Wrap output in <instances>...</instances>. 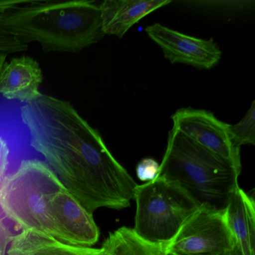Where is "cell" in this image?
Here are the masks:
<instances>
[{"label": "cell", "instance_id": "obj_11", "mask_svg": "<svg viewBox=\"0 0 255 255\" xmlns=\"http://www.w3.org/2000/svg\"><path fill=\"white\" fill-rule=\"evenodd\" d=\"M171 2L170 0H105L100 4L104 33L122 38L141 19Z\"/></svg>", "mask_w": 255, "mask_h": 255}, {"label": "cell", "instance_id": "obj_5", "mask_svg": "<svg viewBox=\"0 0 255 255\" xmlns=\"http://www.w3.org/2000/svg\"><path fill=\"white\" fill-rule=\"evenodd\" d=\"M134 231L151 243L168 244L201 206L179 185L156 177L135 188Z\"/></svg>", "mask_w": 255, "mask_h": 255}, {"label": "cell", "instance_id": "obj_3", "mask_svg": "<svg viewBox=\"0 0 255 255\" xmlns=\"http://www.w3.org/2000/svg\"><path fill=\"white\" fill-rule=\"evenodd\" d=\"M241 170L172 128L156 177L174 182L200 206L224 210Z\"/></svg>", "mask_w": 255, "mask_h": 255}, {"label": "cell", "instance_id": "obj_14", "mask_svg": "<svg viewBox=\"0 0 255 255\" xmlns=\"http://www.w3.org/2000/svg\"><path fill=\"white\" fill-rule=\"evenodd\" d=\"M167 246L147 241L133 228L122 227L110 233L102 248L106 255H168Z\"/></svg>", "mask_w": 255, "mask_h": 255}, {"label": "cell", "instance_id": "obj_18", "mask_svg": "<svg viewBox=\"0 0 255 255\" xmlns=\"http://www.w3.org/2000/svg\"><path fill=\"white\" fill-rule=\"evenodd\" d=\"M10 149L8 141L0 135V180H3L9 163Z\"/></svg>", "mask_w": 255, "mask_h": 255}, {"label": "cell", "instance_id": "obj_4", "mask_svg": "<svg viewBox=\"0 0 255 255\" xmlns=\"http://www.w3.org/2000/svg\"><path fill=\"white\" fill-rule=\"evenodd\" d=\"M65 188L51 168L40 160L22 161L18 169L0 184V207L23 230H33L56 238L49 201Z\"/></svg>", "mask_w": 255, "mask_h": 255}, {"label": "cell", "instance_id": "obj_6", "mask_svg": "<svg viewBox=\"0 0 255 255\" xmlns=\"http://www.w3.org/2000/svg\"><path fill=\"white\" fill-rule=\"evenodd\" d=\"M225 210L201 206L167 246L168 255H219L236 245Z\"/></svg>", "mask_w": 255, "mask_h": 255}, {"label": "cell", "instance_id": "obj_7", "mask_svg": "<svg viewBox=\"0 0 255 255\" xmlns=\"http://www.w3.org/2000/svg\"><path fill=\"white\" fill-rule=\"evenodd\" d=\"M171 119L173 128L242 169L240 149L231 141L230 125L221 122L211 112L191 107L177 110Z\"/></svg>", "mask_w": 255, "mask_h": 255}, {"label": "cell", "instance_id": "obj_2", "mask_svg": "<svg viewBox=\"0 0 255 255\" xmlns=\"http://www.w3.org/2000/svg\"><path fill=\"white\" fill-rule=\"evenodd\" d=\"M1 23L23 42L45 52L77 53L105 36L100 4L95 1H32L8 10Z\"/></svg>", "mask_w": 255, "mask_h": 255}, {"label": "cell", "instance_id": "obj_20", "mask_svg": "<svg viewBox=\"0 0 255 255\" xmlns=\"http://www.w3.org/2000/svg\"><path fill=\"white\" fill-rule=\"evenodd\" d=\"M243 255L242 253L241 250H240V247L236 243L235 246L230 249V250L227 251V252H224L222 255Z\"/></svg>", "mask_w": 255, "mask_h": 255}, {"label": "cell", "instance_id": "obj_17", "mask_svg": "<svg viewBox=\"0 0 255 255\" xmlns=\"http://www.w3.org/2000/svg\"><path fill=\"white\" fill-rule=\"evenodd\" d=\"M159 169V163L155 159L152 158H144L137 165V177L143 182L151 181L156 178Z\"/></svg>", "mask_w": 255, "mask_h": 255}, {"label": "cell", "instance_id": "obj_16", "mask_svg": "<svg viewBox=\"0 0 255 255\" xmlns=\"http://www.w3.org/2000/svg\"><path fill=\"white\" fill-rule=\"evenodd\" d=\"M15 5V2L12 0L0 1V20L2 14L11 9ZM20 42L18 38L11 35L2 26L0 20V53L10 54L17 53L20 50Z\"/></svg>", "mask_w": 255, "mask_h": 255}, {"label": "cell", "instance_id": "obj_19", "mask_svg": "<svg viewBox=\"0 0 255 255\" xmlns=\"http://www.w3.org/2000/svg\"><path fill=\"white\" fill-rule=\"evenodd\" d=\"M13 237L5 224L0 220V255H5L7 246L11 243Z\"/></svg>", "mask_w": 255, "mask_h": 255}, {"label": "cell", "instance_id": "obj_13", "mask_svg": "<svg viewBox=\"0 0 255 255\" xmlns=\"http://www.w3.org/2000/svg\"><path fill=\"white\" fill-rule=\"evenodd\" d=\"M7 255H106V252L102 247L72 246L39 231L23 230L13 237Z\"/></svg>", "mask_w": 255, "mask_h": 255}, {"label": "cell", "instance_id": "obj_12", "mask_svg": "<svg viewBox=\"0 0 255 255\" xmlns=\"http://www.w3.org/2000/svg\"><path fill=\"white\" fill-rule=\"evenodd\" d=\"M227 222L243 255H255V200L239 185L225 208Z\"/></svg>", "mask_w": 255, "mask_h": 255}, {"label": "cell", "instance_id": "obj_21", "mask_svg": "<svg viewBox=\"0 0 255 255\" xmlns=\"http://www.w3.org/2000/svg\"><path fill=\"white\" fill-rule=\"evenodd\" d=\"M6 57L7 54L0 53V80H1L2 71H3L4 68H5L7 63Z\"/></svg>", "mask_w": 255, "mask_h": 255}, {"label": "cell", "instance_id": "obj_15", "mask_svg": "<svg viewBox=\"0 0 255 255\" xmlns=\"http://www.w3.org/2000/svg\"><path fill=\"white\" fill-rule=\"evenodd\" d=\"M230 136L233 144L237 148L241 146L255 144V101L243 119L235 125H230Z\"/></svg>", "mask_w": 255, "mask_h": 255}, {"label": "cell", "instance_id": "obj_10", "mask_svg": "<svg viewBox=\"0 0 255 255\" xmlns=\"http://www.w3.org/2000/svg\"><path fill=\"white\" fill-rule=\"evenodd\" d=\"M43 77L39 64L29 56L7 62L0 80V94L11 101L29 104L41 95Z\"/></svg>", "mask_w": 255, "mask_h": 255}, {"label": "cell", "instance_id": "obj_1", "mask_svg": "<svg viewBox=\"0 0 255 255\" xmlns=\"http://www.w3.org/2000/svg\"><path fill=\"white\" fill-rule=\"evenodd\" d=\"M20 118L30 145L90 214L130 207L138 184L69 102L41 94L20 108Z\"/></svg>", "mask_w": 255, "mask_h": 255}, {"label": "cell", "instance_id": "obj_8", "mask_svg": "<svg viewBox=\"0 0 255 255\" xmlns=\"http://www.w3.org/2000/svg\"><path fill=\"white\" fill-rule=\"evenodd\" d=\"M144 31L162 49L164 56L171 63L210 69L222 58V51L213 38L205 40L189 36L159 23L147 26Z\"/></svg>", "mask_w": 255, "mask_h": 255}, {"label": "cell", "instance_id": "obj_9", "mask_svg": "<svg viewBox=\"0 0 255 255\" xmlns=\"http://www.w3.org/2000/svg\"><path fill=\"white\" fill-rule=\"evenodd\" d=\"M50 216L56 239L75 246L89 247L99 240L100 231L90 214L63 188L50 197Z\"/></svg>", "mask_w": 255, "mask_h": 255}]
</instances>
